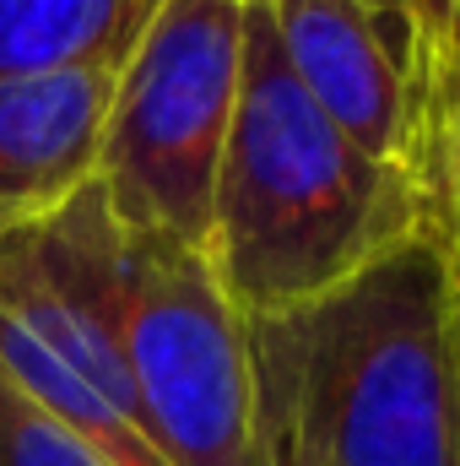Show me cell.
<instances>
[{"label": "cell", "mask_w": 460, "mask_h": 466, "mask_svg": "<svg viewBox=\"0 0 460 466\" xmlns=\"http://www.w3.org/2000/svg\"><path fill=\"white\" fill-rule=\"evenodd\" d=\"M119 352L168 466H265L244 315L212 260L179 238L119 223Z\"/></svg>", "instance_id": "obj_5"}, {"label": "cell", "mask_w": 460, "mask_h": 466, "mask_svg": "<svg viewBox=\"0 0 460 466\" xmlns=\"http://www.w3.org/2000/svg\"><path fill=\"white\" fill-rule=\"evenodd\" d=\"M115 66L0 76V228L55 212L98 179Z\"/></svg>", "instance_id": "obj_7"}, {"label": "cell", "mask_w": 460, "mask_h": 466, "mask_svg": "<svg viewBox=\"0 0 460 466\" xmlns=\"http://www.w3.org/2000/svg\"><path fill=\"white\" fill-rule=\"evenodd\" d=\"M157 0H0V76L119 66Z\"/></svg>", "instance_id": "obj_8"}, {"label": "cell", "mask_w": 460, "mask_h": 466, "mask_svg": "<svg viewBox=\"0 0 460 466\" xmlns=\"http://www.w3.org/2000/svg\"><path fill=\"white\" fill-rule=\"evenodd\" d=\"M265 466H460V249L428 223L244 320Z\"/></svg>", "instance_id": "obj_1"}, {"label": "cell", "mask_w": 460, "mask_h": 466, "mask_svg": "<svg viewBox=\"0 0 460 466\" xmlns=\"http://www.w3.org/2000/svg\"><path fill=\"white\" fill-rule=\"evenodd\" d=\"M412 38H417V66H423V93H428V168L439 141L460 119V0H401ZM423 168V190H428Z\"/></svg>", "instance_id": "obj_9"}, {"label": "cell", "mask_w": 460, "mask_h": 466, "mask_svg": "<svg viewBox=\"0 0 460 466\" xmlns=\"http://www.w3.org/2000/svg\"><path fill=\"white\" fill-rule=\"evenodd\" d=\"M276 49L315 109L379 163L423 179L428 93L401 0H265Z\"/></svg>", "instance_id": "obj_6"}, {"label": "cell", "mask_w": 460, "mask_h": 466, "mask_svg": "<svg viewBox=\"0 0 460 466\" xmlns=\"http://www.w3.org/2000/svg\"><path fill=\"white\" fill-rule=\"evenodd\" d=\"M428 201H434V223L455 238L460 249V119L450 125V136L439 141L434 152V168H428Z\"/></svg>", "instance_id": "obj_11"}, {"label": "cell", "mask_w": 460, "mask_h": 466, "mask_svg": "<svg viewBox=\"0 0 460 466\" xmlns=\"http://www.w3.org/2000/svg\"><path fill=\"white\" fill-rule=\"evenodd\" d=\"M244 11L249 0H157L115 66L98 185L125 228L206 255L244 76Z\"/></svg>", "instance_id": "obj_4"}, {"label": "cell", "mask_w": 460, "mask_h": 466, "mask_svg": "<svg viewBox=\"0 0 460 466\" xmlns=\"http://www.w3.org/2000/svg\"><path fill=\"white\" fill-rule=\"evenodd\" d=\"M428 223L423 179L368 157L315 109L276 49L265 0H249L238 109L206 233L228 304L255 320L320 299Z\"/></svg>", "instance_id": "obj_2"}, {"label": "cell", "mask_w": 460, "mask_h": 466, "mask_svg": "<svg viewBox=\"0 0 460 466\" xmlns=\"http://www.w3.org/2000/svg\"><path fill=\"white\" fill-rule=\"evenodd\" d=\"M115 309L119 218L98 179L0 228V374L109 466H168L146 440Z\"/></svg>", "instance_id": "obj_3"}, {"label": "cell", "mask_w": 460, "mask_h": 466, "mask_svg": "<svg viewBox=\"0 0 460 466\" xmlns=\"http://www.w3.org/2000/svg\"><path fill=\"white\" fill-rule=\"evenodd\" d=\"M0 466H109V461L0 374Z\"/></svg>", "instance_id": "obj_10"}]
</instances>
